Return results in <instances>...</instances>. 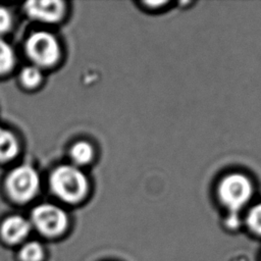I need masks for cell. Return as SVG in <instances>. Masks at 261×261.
Listing matches in <instances>:
<instances>
[{"mask_svg":"<svg viewBox=\"0 0 261 261\" xmlns=\"http://www.w3.org/2000/svg\"><path fill=\"white\" fill-rule=\"evenodd\" d=\"M49 182L54 195L67 203L82 201L89 190L86 175L75 165L58 166L52 171Z\"/></svg>","mask_w":261,"mask_h":261,"instance_id":"cell-1","label":"cell"},{"mask_svg":"<svg viewBox=\"0 0 261 261\" xmlns=\"http://www.w3.org/2000/svg\"><path fill=\"white\" fill-rule=\"evenodd\" d=\"M253 194V186L250 179L242 173H230L222 178L218 187L220 201L226 206L232 215L250 201Z\"/></svg>","mask_w":261,"mask_h":261,"instance_id":"cell-2","label":"cell"},{"mask_svg":"<svg viewBox=\"0 0 261 261\" xmlns=\"http://www.w3.org/2000/svg\"><path fill=\"white\" fill-rule=\"evenodd\" d=\"M25 51L37 67H49L60 58V46L57 39L49 32H36L25 43Z\"/></svg>","mask_w":261,"mask_h":261,"instance_id":"cell-3","label":"cell"},{"mask_svg":"<svg viewBox=\"0 0 261 261\" xmlns=\"http://www.w3.org/2000/svg\"><path fill=\"white\" fill-rule=\"evenodd\" d=\"M39 186V175L29 165H21L14 168L6 179V190L9 196L19 203L32 200L38 193Z\"/></svg>","mask_w":261,"mask_h":261,"instance_id":"cell-4","label":"cell"},{"mask_svg":"<svg viewBox=\"0 0 261 261\" xmlns=\"http://www.w3.org/2000/svg\"><path fill=\"white\" fill-rule=\"evenodd\" d=\"M32 222L42 234L53 238L65 230L68 219L65 211L60 207L52 204H42L34 208Z\"/></svg>","mask_w":261,"mask_h":261,"instance_id":"cell-5","label":"cell"},{"mask_svg":"<svg viewBox=\"0 0 261 261\" xmlns=\"http://www.w3.org/2000/svg\"><path fill=\"white\" fill-rule=\"evenodd\" d=\"M30 17L43 22H56L62 18L64 3L62 1H31L24 5Z\"/></svg>","mask_w":261,"mask_h":261,"instance_id":"cell-6","label":"cell"},{"mask_svg":"<svg viewBox=\"0 0 261 261\" xmlns=\"http://www.w3.org/2000/svg\"><path fill=\"white\" fill-rule=\"evenodd\" d=\"M31 231V222L20 215H12L4 220L1 226L3 239L10 244L24 240Z\"/></svg>","mask_w":261,"mask_h":261,"instance_id":"cell-7","label":"cell"},{"mask_svg":"<svg viewBox=\"0 0 261 261\" xmlns=\"http://www.w3.org/2000/svg\"><path fill=\"white\" fill-rule=\"evenodd\" d=\"M18 152V142L15 136L6 128L0 126V162L13 159Z\"/></svg>","mask_w":261,"mask_h":261,"instance_id":"cell-8","label":"cell"},{"mask_svg":"<svg viewBox=\"0 0 261 261\" xmlns=\"http://www.w3.org/2000/svg\"><path fill=\"white\" fill-rule=\"evenodd\" d=\"M93 157L94 149L88 142H76L70 149V158L75 165H86L92 161Z\"/></svg>","mask_w":261,"mask_h":261,"instance_id":"cell-9","label":"cell"},{"mask_svg":"<svg viewBox=\"0 0 261 261\" xmlns=\"http://www.w3.org/2000/svg\"><path fill=\"white\" fill-rule=\"evenodd\" d=\"M15 64V54L11 46L0 39V74L9 72Z\"/></svg>","mask_w":261,"mask_h":261,"instance_id":"cell-10","label":"cell"},{"mask_svg":"<svg viewBox=\"0 0 261 261\" xmlns=\"http://www.w3.org/2000/svg\"><path fill=\"white\" fill-rule=\"evenodd\" d=\"M43 256V247L38 242L27 243L19 252V258L21 261H41Z\"/></svg>","mask_w":261,"mask_h":261,"instance_id":"cell-11","label":"cell"},{"mask_svg":"<svg viewBox=\"0 0 261 261\" xmlns=\"http://www.w3.org/2000/svg\"><path fill=\"white\" fill-rule=\"evenodd\" d=\"M20 81L27 88H35L42 81V72L36 65L24 67L20 72Z\"/></svg>","mask_w":261,"mask_h":261,"instance_id":"cell-12","label":"cell"},{"mask_svg":"<svg viewBox=\"0 0 261 261\" xmlns=\"http://www.w3.org/2000/svg\"><path fill=\"white\" fill-rule=\"evenodd\" d=\"M246 222L251 231L261 237V203L253 206L249 210Z\"/></svg>","mask_w":261,"mask_h":261,"instance_id":"cell-13","label":"cell"},{"mask_svg":"<svg viewBox=\"0 0 261 261\" xmlns=\"http://www.w3.org/2000/svg\"><path fill=\"white\" fill-rule=\"evenodd\" d=\"M12 25V16L8 9L0 7V34H4L10 30Z\"/></svg>","mask_w":261,"mask_h":261,"instance_id":"cell-14","label":"cell"}]
</instances>
